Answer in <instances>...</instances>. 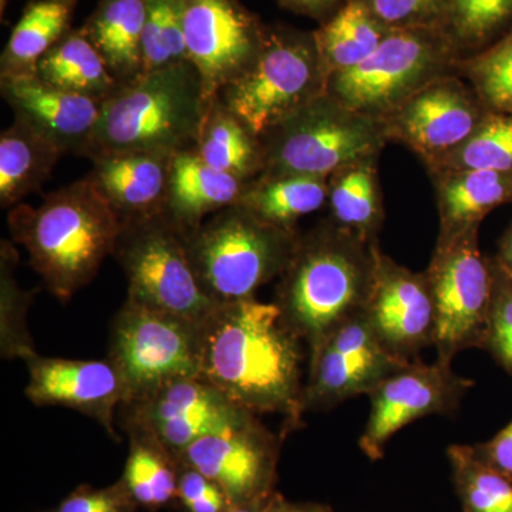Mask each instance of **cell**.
<instances>
[{
	"label": "cell",
	"instance_id": "5",
	"mask_svg": "<svg viewBox=\"0 0 512 512\" xmlns=\"http://www.w3.org/2000/svg\"><path fill=\"white\" fill-rule=\"evenodd\" d=\"M299 235L234 205L211 215L185 239L198 281L220 305L256 298L262 286L284 274Z\"/></svg>",
	"mask_w": 512,
	"mask_h": 512
},
{
	"label": "cell",
	"instance_id": "31",
	"mask_svg": "<svg viewBox=\"0 0 512 512\" xmlns=\"http://www.w3.org/2000/svg\"><path fill=\"white\" fill-rule=\"evenodd\" d=\"M376 160L360 161L329 177V220L367 241H377L384 220Z\"/></svg>",
	"mask_w": 512,
	"mask_h": 512
},
{
	"label": "cell",
	"instance_id": "9",
	"mask_svg": "<svg viewBox=\"0 0 512 512\" xmlns=\"http://www.w3.org/2000/svg\"><path fill=\"white\" fill-rule=\"evenodd\" d=\"M113 256L126 275L127 298L198 326L217 309L192 268L185 232L163 212L120 222Z\"/></svg>",
	"mask_w": 512,
	"mask_h": 512
},
{
	"label": "cell",
	"instance_id": "37",
	"mask_svg": "<svg viewBox=\"0 0 512 512\" xmlns=\"http://www.w3.org/2000/svg\"><path fill=\"white\" fill-rule=\"evenodd\" d=\"M141 52L144 73L190 62L185 45L181 0H146Z\"/></svg>",
	"mask_w": 512,
	"mask_h": 512
},
{
	"label": "cell",
	"instance_id": "25",
	"mask_svg": "<svg viewBox=\"0 0 512 512\" xmlns=\"http://www.w3.org/2000/svg\"><path fill=\"white\" fill-rule=\"evenodd\" d=\"M63 154L49 138L15 119L0 134V207L12 210L42 191Z\"/></svg>",
	"mask_w": 512,
	"mask_h": 512
},
{
	"label": "cell",
	"instance_id": "48",
	"mask_svg": "<svg viewBox=\"0 0 512 512\" xmlns=\"http://www.w3.org/2000/svg\"><path fill=\"white\" fill-rule=\"evenodd\" d=\"M10 0H0V18L5 19V12L8 10Z\"/></svg>",
	"mask_w": 512,
	"mask_h": 512
},
{
	"label": "cell",
	"instance_id": "33",
	"mask_svg": "<svg viewBox=\"0 0 512 512\" xmlns=\"http://www.w3.org/2000/svg\"><path fill=\"white\" fill-rule=\"evenodd\" d=\"M454 490L463 512H512V476L491 466L474 446L447 448Z\"/></svg>",
	"mask_w": 512,
	"mask_h": 512
},
{
	"label": "cell",
	"instance_id": "35",
	"mask_svg": "<svg viewBox=\"0 0 512 512\" xmlns=\"http://www.w3.org/2000/svg\"><path fill=\"white\" fill-rule=\"evenodd\" d=\"M457 73L493 113H512V30L476 55L458 60Z\"/></svg>",
	"mask_w": 512,
	"mask_h": 512
},
{
	"label": "cell",
	"instance_id": "14",
	"mask_svg": "<svg viewBox=\"0 0 512 512\" xmlns=\"http://www.w3.org/2000/svg\"><path fill=\"white\" fill-rule=\"evenodd\" d=\"M188 59L200 73L208 104L247 72L266 25L239 0H181Z\"/></svg>",
	"mask_w": 512,
	"mask_h": 512
},
{
	"label": "cell",
	"instance_id": "18",
	"mask_svg": "<svg viewBox=\"0 0 512 512\" xmlns=\"http://www.w3.org/2000/svg\"><path fill=\"white\" fill-rule=\"evenodd\" d=\"M366 316L394 357L406 363L419 359L436 339V309L426 272L416 274L380 249Z\"/></svg>",
	"mask_w": 512,
	"mask_h": 512
},
{
	"label": "cell",
	"instance_id": "34",
	"mask_svg": "<svg viewBox=\"0 0 512 512\" xmlns=\"http://www.w3.org/2000/svg\"><path fill=\"white\" fill-rule=\"evenodd\" d=\"M441 32L461 59L476 55L512 30V0H448Z\"/></svg>",
	"mask_w": 512,
	"mask_h": 512
},
{
	"label": "cell",
	"instance_id": "10",
	"mask_svg": "<svg viewBox=\"0 0 512 512\" xmlns=\"http://www.w3.org/2000/svg\"><path fill=\"white\" fill-rule=\"evenodd\" d=\"M478 229L439 237L426 271L436 309L437 360L447 365L463 350H484L487 340L493 282Z\"/></svg>",
	"mask_w": 512,
	"mask_h": 512
},
{
	"label": "cell",
	"instance_id": "7",
	"mask_svg": "<svg viewBox=\"0 0 512 512\" xmlns=\"http://www.w3.org/2000/svg\"><path fill=\"white\" fill-rule=\"evenodd\" d=\"M261 140L265 151L261 175L329 178L349 165L377 158L389 136L384 121L356 113L326 93Z\"/></svg>",
	"mask_w": 512,
	"mask_h": 512
},
{
	"label": "cell",
	"instance_id": "16",
	"mask_svg": "<svg viewBox=\"0 0 512 512\" xmlns=\"http://www.w3.org/2000/svg\"><path fill=\"white\" fill-rule=\"evenodd\" d=\"M474 386L439 360L427 365L420 359L407 363L383 382L370 397V414L359 447L369 460L384 456V448L397 431L421 417L451 414Z\"/></svg>",
	"mask_w": 512,
	"mask_h": 512
},
{
	"label": "cell",
	"instance_id": "46",
	"mask_svg": "<svg viewBox=\"0 0 512 512\" xmlns=\"http://www.w3.org/2000/svg\"><path fill=\"white\" fill-rule=\"evenodd\" d=\"M497 256L512 272V224L510 228L505 231L503 238H501L500 251H498Z\"/></svg>",
	"mask_w": 512,
	"mask_h": 512
},
{
	"label": "cell",
	"instance_id": "21",
	"mask_svg": "<svg viewBox=\"0 0 512 512\" xmlns=\"http://www.w3.org/2000/svg\"><path fill=\"white\" fill-rule=\"evenodd\" d=\"M171 158L154 151L101 154L90 160L86 178L120 222L151 217L163 212Z\"/></svg>",
	"mask_w": 512,
	"mask_h": 512
},
{
	"label": "cell",
	"instance_id": "19",
	"mask_svg": "<svg viewBox=\"0 0 512 512\" xmlns=\"http://www.w3.org/2000/svg\"><path fill=\"white\" fill-rule=\"evenodd\" d=\"M29 383L26 396L39 407L62 406L92 417L117 439L114 416L126 402L127 386L109 359L73 360L26 357Z\"/></svg>",
	"mask_w": 512,
	"mask_h": 512
},
{
	"label": "cell",
	"instance_id": "2",
	"mask_svg": "<svg viewBox=\"0 0 512 512\" xmlns=\"http://www.w3.org/2000/svg\"><path fill=\"white\" fill-rule=\"evenodd\" d=\"M379 251V242L329 218L299 235L274 302L309 350L340 323L366 312Z\"/></svg>",
	"mask_w": 512,
	"mask_h": 512
},
{
	"label": "cell",
	"instance_id": "43",
	"mask_svg": "<svg viewBox=\"0 0 512 512\" xmlns=\"http://www.w3.org/2000/svg\"><path fill=\"white\" fill-rule=\"evenodd\" d=\"M474 448L491 466L512 476V421L498 431L493 439L474 444Z\"/></svg>",
	"mask_w": 512,
	"mask_h": 512
},
{
	"label": "cell",
	"instance_id": "20",
	"mask_svg": "<svg viewBox=\"0 0 512 512\" xmlns=\"http://www.w3.org/2000/svg\"><path fill=\"white\" fill-rule=\"evenodd\" d=\"M0 94L16 120L49 138L64 154L84 157L103 101L57 89L36 74L0 77Z\"/></svg>",
	"mask_w": 512,
	"mask_h": 512
},
{
	"label": "cell",
	"instance_id": "12",
	"mask_svg": "<svg viewBox=\"0 0 512 512\" xmlns=\"http://www.w3.org/2000/svg\"><path fill=\"white\" fill-rule=\"evenodd\" d=\"M119 410L124 430L146 431L175 456L202 437L258 416L229 400L202 376L161 384L124 402Z\"/></svg>",
	"mask_w": 512,
	"mask_h": 512
},
{
	"label": "cell",
	"instance_id": "44",
	"mask_svg": "<svg viewBox=\"0 0 512 512\" xmlns=\"http://www.w3.org/2000/svg\"><path fill=\"white\" fill-rule=\"evenodd\" d=\"M281 8L323 23L332 18L346 0H276Z\"/></svg>",
	"mask_w": 512,
	"mask_h": 512
},
{
	"label": "cell",
	"instance_id": "17",
	"mask_svg": "<svg viewBox=\"0 0 512 512\" xmlns=\"http://www.w3.org/2000/svg\"><path fill=\"white\" fill-rule=\"evenodd\" d=\"M281 443V437L254 416L202 437L177 457L214 481L232 507H238L265 500L275 493Z\"/></svg>",
	"mask_w": 512,
	"mask_h": 512
},
{
	"label": "cell",
	"instance_id": "15",
	"mask_svg": "<svg viewBox=\"0 0 512 512\" xmlns=\"http://www.w3.org/2000/svg\"><path fill=\"white\" fill-rule=\"evenodd\" d=\"M491 111L458 73L427 84L384 120L389 140L402 141L434 168L476 133Z\"/></svg>",
	"mask_w": 512,
	"mask_h": 512
},
{
	"label": "cell",
	"instance_id": "41",
	"mask_svg": "<svg viewBox=\"0 0 512 512\" xmlns=\"http://www.w3.org/2000/svg\"><path fill=\"white\" fill-rule=\"evenodd\" d=\"M138 505L121 481L104 488L80 485L56 507L43 512H137Z\"/></svg>",
	"mask_w": 512,
	"mask_h": 512
},
{
	"label": "cell",
	"instance_id": "1",
	"mask_svg": "<svg viewBox=\"0 0 512 512\" xmlns=\"http://www.w3.org/2000/svg\"><path fill=\"white\" fill-rule=\"evenodd\" d=\"M309 349L275 302L220 303L201 329V376L255 414L284 417V433L306 413L303 363Z\"/></svg>",
	"mask_w": 512,
	"mask_h": 512
},
{
	"label": "cell",
	"instance_id": "39",
	"mask_svg": "<svg viewBox=\"0 0 512 512\" xmlns=\"http://www.w3.org/2000/svg\"><path fill=\"white\" fill-rule=\"evenodd\" d=\"M490 325L484 350L512 377V272L497 255L490 258Z\"/></svg>",
	"mask_w": 512,
	"mask_h": 512
},
{
	"label": "cell",
	"instance_id": "30",
	"mask_svg": "<svg viewBox=\"0 0 512 512\" xmlns=\"http://www.w3.org/2000/svg\"><path fill=\"white\" fill-rule=\"evenodd\" d=\"M390 30L363 0H346L332 18L320 23L313 32L329 79L365 62Z\"/></svg>",
	"mask_w": 512,
	"mask_h": 512
},
{
	"label": "cell",
	"instance_id": "40",
	"mask_svg": "<svg viewBox=\"0 0 512 512\" xmlns=\"http://www.w3.org/2000/svg\"><path fill=\"white\" fill-rule=\"evenodd\" d=\"M389 29H440L448 0H363Z\"/></svg>",
	"mask_w": 512,
	"mask_h": 512
},
{
	"label": "cell",
	"instance_id": "45",
	"mask_svg": "<svg viewBox=\"0 0 512 512\" xmlns=\"http://www.w3.org/2000/svg\"><path fill=\"white\" fill-rule=\"evenodd\" d=\"M266 512H335L329 505L318 503H292L286 500L284 495L276 493L272 495Z\"/></svg>",
	"mask_w": 512,
	"mask_h": 512
},
{
	"label": "cell",
	"instance_id": "11",
	"mask_svg": "<svg viewBox=\"0 0 512 512\" xmlns=\"http://www.w3.org/2000/svg\"><path fill=\"white\" fill-rule=\"evenodd\" d=\"M201 329L127 298L111 322L107 355L126 383V402L171 380L201 376Z\"/></svg>",
	"mask_w": 512,
	"mask_h": 512
},
{
	"label": "cell",
	"instance_id": "4",
	"mask_svg": "<svg viewBox=\"0 0 512 512\" xmlns=\"http://www.w3.org/2000/svg\"><path fill=\"white\" fill-rule=\"evenodd\" d=\"M208 107L204 83L190 62L144 73L104 101L84 157L190 150L200 136Z\"/></svg>",
	"mask_w": 512,
	"mask_h": 512
},
{
	"label": "cell",
	"instance_id": "47",
	"mask_svg": "<svg viewBox=\"0 0 512 512\" xmlns=\"http://www.w3.org/2000/svg\"><path fill=\"white\" fill-rule=\"evenodd\" d=\"M272 495L269 498H265V500L256 501V503L238 505V507L231 508L228 512H266V508L271 503Z\"/></svg>",
	"mask_w": 512,
	"mask_h": 512
},
{
	"label": "cell",
	"instance_id": "36",
	"mask_svg": "<svg viewBox=\"0 0 512 512\" xmlns=\"http://www.w3.org/2000/svg\"><path fill=\"white\" fill-rule=\"evenodd\" d=\"M466 170H512V113L491 111L456 153L430 171L436 174Z\"/></svg>",
	"mask_w": 512,
	"mask_h": 512
},
{
	"label": "cell",
	"instance_id": "8",
	"mask_svg": "<svg viewBox=\"0 0 512 512\" xmlns=\"http://www.w3.org/2000/svg\"><path fill=\"white\" fill-rule=\"evenodd\" d=\"M460 59L440 29H392L365 62L333 74L326 93L356 113L384 121L427 84L457 73Z\"/></svg>",
	"mask_w": 512,
	"mask_h": 512
},
{
	"label": "cell",
	"instance_id": "26",
	"mask_svg": "<svg viewBox=\"0 0 512 512\" xmlns=\"http://www.w3.org/2000/svg\"><path fill=\"white\" fill-rule=\"evenodd\" d=\"M77 0H30L2 57L0 77L33 76L37 63L72 30Z\"/></svg>",
	"mask_w": 512,
	"mask_h": 512
},
{
	"label": "cell",
	"instance_id": "13",
	"mask_svg": "<svg viewBox=\"0 0 512 512\" xmlns=\"http://www.w3.org/2000/svg\"><path fill=\"white\" fill-rule=\"evenodd\" d=\"M404 365L407 363L394 357L377 339L366 312L353 316L309 350L305 410L322 412L359 394H369Z\"/></svg>",
	"mask_w": 512,
	"mask_h": 512
},
{
	"label": "cell",
	"instance_id": "38",
	"mask_svg": "<svg viewBox=\"0 0 512 512\" xmlns=\"http://www.w3.org/2000/svg\"><path fill=\"white\" fill-rule=\"evenodd\" d=\"M0 282H2V353L5 357H26L36 353L28 328L26 312L29 309L30 293L23 292L13 276L19 254L12 242L2 241Z\"/></svg>",
	"mask_w": 512,
	"mask_h": 512
},
{
	"label": "cell",
	"instance_id": "27",
	"mask_svg": "<svg viewBox=\"0 0 512 512\" xmlns=\"http://www.w3.org/2000/svg\"><path fill=\"white\" fill-rule=\"evenodd\" d=\"M208 165L249 183L265 170L264 144L218 97L211 101L194 147Z\"/></svg>",
	"mask_w": 512,
	"mask_h": 512
},
{
	"label": "cell",
	"instance_id": "28",
	"mask_svg": "<svg viewBox=\"0 0 512 512\" xmlns=\"http://www.w3.org/2000/svg\"><path fill=\"white\" fill-rule=\"evenodd\" d=\"M328 197L329 178L298 174L259 175L249 181L237 205L275 227L298 231V221L320 210Z\"/></svg>",
	"mask_w": 512,
	"mask_h": 512
},
{
	"label": "cell",
	"instance_id": "32",
	"mask_svg": "<svg viewBox=\"0 0 512 512\" xmlns=\"http://www.w3.org/2000/svg\"><path fill=\"white\" fill-rule=\"evenodd\" d=\"M130 450L121 481L138 507L156 512L175 504L180 460L146 431L127 430Z\"/></svg>",
	"mask_w": 512,
	"mask_h": 512
},
{
	"label": "cell",
	"instance_id": "24",
	"mask_svg": "<svg viewBox=\"0 0 512 512\" xmlns=\"http://www.w3.org/2000/svg\"><path fill=\"white\" fill-rule=\"evenodd\" d=\"M146 0H99L80 30L123 86L144 74L143 42Z\"/></svg>",
	"mask_w": 512,
	"mask_h": 512
},
{
	"label": "cell",
	"instance_id": "23",
	"mask_svg": "<svg viewBox=\"0 0 512 512\" xmlns=\"http://www.w3.org/2000/svg\"><path fill=\"white\" fill-rule=\"evenodd\" d=\"M439 207V237L480 228L495 208L512 204V170L443 171L433 174Z\"/></svg>",
	"mask_w": 512,
	"mask_h": 512
},
{
	"label": "cell",
	"instance_id": "6",
	"mask_svg": "<svg viewBox=\"0 0 512 512\" xmlns=\"http://www.w3.org/2000/svg\"><path fill=\"white\" fill-rule=\"evenodd\" d=\"M328 82L313 32L275 23L266 25L264 43L252 66L217 97L256 137L264 138L326 94Z\"/></svg>",
	"mask_w": 512,
	"mask_h": 512
},
{
	"label": "cell",
	"instance_id": "42",
	"mask_svg": "<svg viewBox=\"0 0 512 512\" xmlns=\"http://www.w3.org/2000/svg\"><path fill=\"white\" fill-rule=\"evenodd\" d=\"M175 504L184 512H228L234 508L214 481L183 461H180Z\"/></svg>",
	"mask_w": 512,
	"mask_h": 512
},
{
	"label": "cell",
	"instance_id": "3",
	"mask_svg": "<svg viewBox=\"0 0 512 512\" xmlns=\"http://www.w3.org/2000/svg\"><path fill=\"white\" fill-rule=\"evenodd\" d=\"M8 225L33 271L62 303L96 278L120 232V221L86 177L50 192L39 207L16 205Z\"/></svg>",
	"mask_w": 512,
	"mask_h": 512
},
{
	"label": "cell",
	"instance_id": "29",
	"mask_svg": "<svg viewBox=\"0 0 512 512\" xmlns=\"http://www.w3.org/2000/svg\"><path fill=\"white\" fill-rule=\"evenodd\" d=\"M36 76L57 89L103 103L121 86L79 28L70 30L40 59Z\"/></svg>",
	"mask_w": 512,
	"mask_h": 512
},
{
	"label": "cell",
	"instance_id": "22",
	"mask_svg": "<svg viewBox=\"0 0 512 512\" xmlns=\"http://www.w3.org/2000/svg\"><path fill=\"white\" fill-rule=\"evenodd\" d=\"M248 183L215 170L194 148L173 154L163 214L185 234L210 215L234 207Z\"/></svg>",
	"mask_w": 512,
	"mask_h": 512
}]
</instances>
